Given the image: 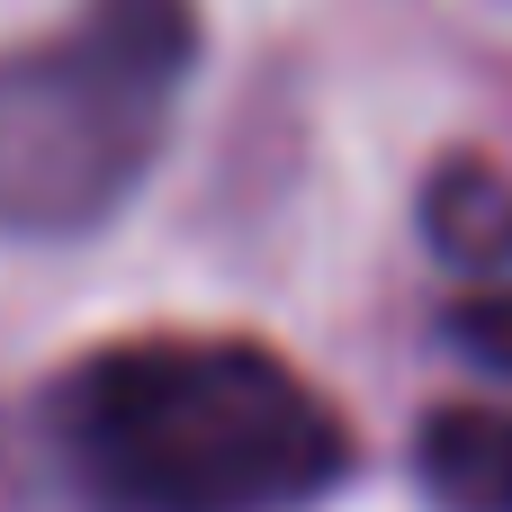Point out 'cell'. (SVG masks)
Here are the masks:
<instances>
[{"label":"cell","mask_w":512,"mask_h":512,"mask_svg":"<svg viewBox=\"0 0 512 512\" xmlns=\"http://www.w3.org/2000/svg\"><path fill=\"white\" fill-rule=\"evenodd\" d=\"M414 225L432 243V261L477 288V279H504L512 270V171L486 153H441L423 171V198H414Z\"/></svg>","instance_id":"3957f363"},{"label":"cell","mask_w":512,"mask_h":512,"mask_svg":"<svg viewBox=\"0 0 512 512\" xmlns=\"http://www.w3.org/2000/svg\"><path fill=\"white\" fill-rule=\"evenodd\" d=\"M81 512H306L360 477L351 414L252 333H117L36 396Z\"/></svg>","instance_id":"6da1fadb"},{"label":"cell","mask_w":512,"mask_h":512,"mask_svg":"<svg viewBox=\"0 0 512 512\" xmlns=\"http://www.w3.org/2000/svg\"><path fill=\"white\" fill-rule=\"evenodd\" d=\"M198 45V0H81L0 45V234L90 243L153 180Z\"/></svg>","instance_id":"7a4b0ae2"},{"label":"cell","mask_w":512,"mask_h":512,"mask_svg":"<svg viewBox=\"0 0 512 512\" xmlns=\"http://www.w3.org/2000/svg\"><path fill=\"white\" fill-rule=\"evenodd\" d=\"M414 486L432 512H512V405H432L414 423Z\"/></svg>","instance_id":"277c9868"},{"label":"cell","mask_w":512,"mask_h":512,"mask_svg":"<svg viewBox=\"0 0 512 512\" xmlns=\"http://www.w3.org/2000/svg\"><path fill=\"white\" fill-rule=\"evenodd\" d=\"M441 342H450L468 369L512 378V270H504V279H477V288H459V297L441 306Z\"/></svg>","instance_id":"5b68a950"}]
</instances>
